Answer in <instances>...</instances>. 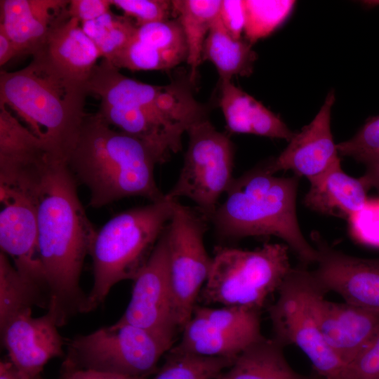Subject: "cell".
Returning a JSON list of instances; mask_svg holds the SVG:
<instances>
[{
	"label": "cell",
	"instance_id": "d590c367",
	"mask_svg": "<svg viewBox=\"0 0 379 379\" xmlns=\"http://www.w3.org/2000/svg\"><path fill=\"white\" fill-rule=\"evenodd\" d=\"M339 379H379V333L345 365Z\"/></svg>",
	"mask_w": 379,
	"mask_h": 379
},
{
	"label": "cell",
	"instance_id": "30bf717a",
	"mask_svg": "<svg viewBox=\"0 0 379 379\" xmlns=\"http://www.w3.org/2000/svg\"><path fill=\"white\" fill-rule=\"evenodd\" d=\"M207 220L197 208L173 200L172 216L166 231L175 319L182 330L192 317L196 300L211 267L212 258L204 244Z\"/></svg>",
	"mask_w": 379,
	"mask_h": 379
},
{
	"label": "cell",
	"instance_id": "b9f144b4",
	"mask_svg": "<svg viewBox=\"0 0 379 379\" xmlns=\"http://www.w3.org/2000/svg\"><path fill=\"white\" fill-rule=\"evenodd\" d=\"M0 379H30L21 373L9 361H1L0 362Z\"/></svg>",
	"mask_w": 379,
	"mask_h": 379
},
{
	"label": "cell",
	"instance_id": "484cf974",
	"mask_svg": "<svg viewBox=\"0 0 379 379\" xmlns=\"http://www.w3.org/2000/svg\"><path fill=\"white\" fill-rule=\"evenodd\" d=\"M220 4V0L172 1L173 14L178 16L187 43L190 82L196 79L204 42L218 16Z\"/></svg>",
	"mask_w": 379,
	"mask_h": 379
},
{
	"label": "cell",
	"instance_id": "4dcf8cb0",
	"mask_svg": "<svg viewBox=\"0 0 379 379\" xmlns=\"http://www.w3.org/2000/svg\"><path fill=\"white\" fill-rule=\"evenodd\" d=\"M182 61V58L159 51L138 40L134 36L127 46L109 62L118 69L140 71L166 70Z\"/></svg>",
	"mask_w": 379,
	"mask_h": 379
},
{
	"label": "cell",
	"instance_id": "ab89813d",
	"mask_svg": "<svg viewBox=\"0 0 379 379\" xmlns=\"http://www.w3.org/2000/svg\"><path fill=\"white\" fill-rule=\"evenodd\" d=\"M366 166V171L360 178L368 190L373 188L379 194V158Z\"/></svg>",
	"mask_w": 379,
	"mask_h": 379
},
{
	"label": "cell",
	"instance_id": "603a6c76",
	"mask_svg": "<svg viewBox=\"0 0 379 379\" xmlns=\"http://www.w3.org/2000/svg\"><path fill=\"white\" fill-rule=\"evenodd\" d=\"M310 182L304 204L320 213L348 220L368 199V189L361 179L346 174L340 162Z\"/></svg>",
	"mask_w": 379,
	"mask_h": 379
},
{
	"label": "cell",
	"instance_id": "f546056e",
	"mask_svg": "<svg viewBox=\"0 0 379 379\" xmlns=\"http://www.w3.org/2000/svg\"><path fill=\"white\" fill-rule=\"evenodd\" d=\"M295 1L244 0L247 41L253 44L272 33L287 18Z\"/></svg>",
	"mask_w": 379,
	"mask_h": 379
},
{
	"label": "cell",
	"instance_id": "52a82bcc",
	"mask_svg": "<svg viewBox=\"0 0 379 379\" xmlns=\"http://www.w3.org/2000/svg\"><path fill=\"white\" fill-rule=\"evenodd\" d=\"M278 291V299L269 308L274 339L284 347H299L322 379H339L345 364L328 348L319 331L315 300L324 293L310 270L303 265L291 268Z\"/></svg>",
	"mask_w": 379,
	"mask_h": 379
},
{
	"label": "cell",
	"instance_id": "8992f818",
	"mask_svg": "<svg viewBox=\"0 0 379 379\" xmlns=\"http://www.w3.org/2000/svg\"><path fill=\"white\" fill-rule=\"evenodd\" d=\"M286 244L255 250L217 246L202 298L211 303L260 310L291 270Z\"/></svg>",
	"mask_w": 379,
	"mask_h": 379
},
{
	"label": "cell",
	"instance_id": "d4e9b609",
	"mask_svg": "<svg viewBox=\"0 0 379 379\" xmlns=\"http://www.w3.org/2000/svg\"><path fill=\"white\" fill-rule=\"evenodd\" d=\"M251 46L248 41L234 39L224 27L218 15L204 42L202 60L213 64L221 81H231L237 75L249 76L256 60Z\"/></svg>",
	"mask_w": 379,
	"mask_h": 379
},
{
	"label": "cell",
	"instance_id": "2e32d148",
	"mask_svg": "<svg viewBox=\"0 0 379 379\" xmlns=\"http://www.w3.org/2000/svg\"><path fill=\"white\" fill-rule=\"evenodd\" d=\"M334 102L331 91L314 119L295 133L284 151L265 166L269 173L291 170L294 175L311 181L340 162L331 129Z\"/></svg>",
	"mask_w": 379,
	"mask_h": 379
},
{
	"label": "cell",
	"instance_id": "f35d334b",
	"mask_svg": "<svg viewBox=\"0 0 379 379\" xmlns=\"http://www.w3.org/2000/svg\"><path fill=\"white\" fill-rule=\"evenodd\" d=\"M65 371L61 379H144V378L131 377L91 369L79 368L65 364Z\"/></svg>",
	"mask_w": 379,
	"mask_h": 379
},
{
	"label": "cell",
	"instance_id": "ee69618b",
	"mask_svg": "<svg viewBox=\"0 0 379 379\" xmlns=\"http://www.w3.org/2000/svg\"><path fill=\"white\" fill-rule=\"evenodd\" d=\"M34 379H44V378H42L40 375H38Z\"/></svg>",
	"mask_w": 379,
	"mask_h": 379
},
{
	"label": "cell",
	"instance_id": "e0dca14e",
	"mask_svg": "<svg viewBox=\"0 0 379 379\" xmlns=\"http://www.w3.org/2000/svg\"><path fill=\"white\" fill-rule=\"evenodd\" d=\"M32 310L20 312L0 328L9 360L21 373L34 379L50 359L62 355L64 340L50 313L36 318Z\"/></svg>",
	"mask_w": 379,
	"mask_h": 379
},
{
	"label": "cell",
	"instance_id": "9c48e42d",
	"mask_svg": "<svg viewBox=\"0 0 379 379\" xmlns=\"http://www.w3.org/2000/svg\"><path fill=\"white\" fill-rule=\"evenodd\" d=\"M187 133L189 142L182 169L165 196L170 200L190 199L197 211L211 220L220 197L234 180L233 145L207 119L194 124Z\"/></svg>",
	"mask_w": 379,
	"mask_h": 379
},
{
	"label": "cell",
	"instance_id": "9a60e30c",
	"mask_svg": "<svg viewBox=\"0 0 379 379\" xmlns=\"http://www.w3.org/2000/svg\"><path fill=\"white\" fill-rule=\"evenodd\" d=\"M119 69L103 58L86 82L88 93L98 95L101 104L159 111L192 126L187 121L190 97L184 84H147L126 77Z\"/></svg>",
	"mask_w": 379,
	"mask_h": 379
},
{
	"label": "cell",
	"instance_id": "d6a6232c",
	"mask_svg": "<svg viewBox=\"0 0 379 379\" xmlns=\"http://www.w3.org/2000/svg\"><path fill=\"white\" fill-rule=\"evenodd\" d=\"M339 154L367 164L379 158V116L368 118L350 139L336 144Z\"/></svg>",
	"mask_w": 379,
	"mask_h": 379
},
{
	"label": "cell",
	"instance_id": "7c38bea8",
	"mask_svg": "<svg viewBox=\"0 0 379 379\" xmlns=\"http://www.w3.org/2000/svg\"><path fill=\"white\" fill-rule=\"evenodd\" d=\"M39 187L0 185V247L19 273L49 298L38 246Z\"/></svg>",
	"mask_w": 379,
	"mask_h": 379
},
{
	"label": "cell",
	"instance_id": "74e56055",
	"mask_svg": "<svg viewBox=\"0 0 379 379\" xmlns=\"http://www.w3.org/2000/svg\"><path fill=\"white\" fill-rule=\"evenodd\" d=\"M110 0H70L68 6L69 16L80 23L93 20L110 11Z\"/></svg>",
	"mask_w": 379,
	"mask_h": 379
},
{
	"label": "cell",
	"instance_id": "1f68e13d",
	"mask_svg": "<svg viewBox=\"0 0 379 379\" xmlns=\"http://www.w3.org/2000/svg\"><path fill=\"white\" fill-rule=\"evenodd\" d=\"M135 37L159 51L187 60V43L178 19L150 22L137 27Z\"/></svg>",
	"mask_w": 379,
	"mask_h": 379
},
{
	"label": "cell",
	"instance_id": "6da1fadb",
	"mask_svg": "<svg viewBox=\"0 0 379 379\" xmlns=\"http://www.w3.org/2000/svg\"><path fill=\"white\" fill-rule=\"evenodd\" d=\"M77 182L67 164L53 161L37 193L38 246L49 290L48 312L65 325L88 311V295L79 280L96 229L77 193Z\"/></svg>",
	"mask_w": 379,
	"mask_h": 379
},
{
	"label": "cell",
	"instance_id": "7a4b0ae2",
	"mask_svg": "<svg viewBox=\"0 0 379 379\" xmlns=\"http://www.w3.org/2000/svg\"><path fill=\"white\" fill-rule=\"evenodd\" d=\"M157 164L146 144L113 130L98 112L86 116L67 161L77 182L88 189L93 208L131 197L165 199L154 178Z\"/></svg>",
	"mask_w": 379,
	"mask_h": 379
},
{
	"label": "cell",
	"instance_id": "3957f363",
	"mask_svg": "<svg viewBox=\"0 0 379 379\" xmlns=\"http://www.w3.org/2000/svg\"><path fill=\"white\" fill-rule=\"evenodd\" d=\"M25 67L0 72V105L12 109L55 159L65 162L87 115L86 85L58 72L39 55Z\"/></svg>",
	"mask_w": 379,
	"mask_h": 379
},
{
	"label": "cell",
	"instance_id": "8d00e7d4",
	"mask_svg": "<svg viewBox=\"0 0 379 379\" xmlns=\"http://www.w3.org/2000/svg\"><path fill=\"white\" fill-rule=\"evenodd\" d=\"M218 15L228 33L235 39H241L245 25L244 0L221 1Z\"/></svg>",
	"mask_w": 379,
	"mask_h": 379
},
{
	"label": "cell",
	"instance_id": "8fae6325",
	"mask_svg": "<svg viewBox=\"0 0 379 379\" xmlns=\"http://www.w3.org/2000/svg\"><path fill=\"white\" fill-rule=\"evenodd\" d=\"M182 331L181 340L171 350L233 360L265 338L260 331V310L241 307L196 306Z\"/></svg>",
	"mask_w": 379,
	"mask_h": 379
},
{
	"label": "cell",
	"instance_id": "ba28073f",
	"mask_svg": "<svg viewBox=\"0 0 379 379\" xmlns=\"http://www.w3.org/2000/svg\"><path fill=\"white\" fill-rule=\"evenodd\" d=\"M174 340L141 327L113 324L67 343L65 364L143 378L152 371Z\"/></svg>",
	"mask_w": 379,
	"mask_h": 379
},
{
	"label": "cell",
	"instance_id": "7bdbcfd3",
	"mask_svg": "<svg viewBox=\"0 0 379 379\" xmlns=\"http://www.w3.org/2000/svg\"><path fill=\"white\" fill-rule=\"evenodd\" d=\"M363 4L368 6V7H375L376 6H379V1H362Z\"/></svg>",
	"mask_w": 379,
	"mask_h": 379
},
{
	"label": "cell",
	"instance_id": "83f0119b",
	"mask_svg": "<svg viewBox=\"0 0 379 379\" xmlns=\"http://www.w3.org/2000/svg\"><path fill=\"white\" fill-rule=\"evenodd\" d=\"M84 32L96 44L101 57L111 61L134 37L137 26L130 18L111 11L81 24Z\"/></svg>",
	"mask_w": 379,
	"mask_h": 379
},
{
	"label": "cell",
	"instance_id": "4316f807",
	"mask_svg": "<svg viewBox=\"0 0 379 379\" xmlns=\"http://www.w3.org/2000/svg\"><path fill=\"white\" fill-rule=\"evenodd\" d=\"M48 305L47 295L25 279L1 251L0 328L20 312L34 306L48 310Z\"/></svg>",
	"mask_w": 379,
	"mask_h": 379
},
{
	"label": "cell",
	"instance_id": "5b68a950",
	"mask_svg": "<svg viewBox=\"0 0 379 379\" xmlns=\"http://www.w3.org/2000/svg\"><path fill=\"white\" fill-rule=\"evenodd\" d=\"M173 200L165 199L121 212L96 230L89 253L93 284L88 312L101 304L118 282L134 280L167 227Z\"/></svg>",
	"mask_w": 379,
	"mask_h": 379
},
{
	"label": "cell",
	"instance_id": "7402d4cb",
	"mask_svg": "<svg viewBox=\"0 0 379 379\" xmlns=\"http://www.w3.org/2000/svg\"><path fill=\"white\" fill-rule=\"evenodd\" d=\"M219 105L227 129L290 141L294 136L284 121L231 81H221Z\"/></svg>",
	"mask_w": 379,
	"mask_h": 379
},
{
	"label": "cell",
	"instance_id": "5bb4252c",
	"mask_svg": "<svg viewBox=\"0 0 379 379\" xmlns=\"http://www.w3.org/2000/svg\"><path fill=\"white\" fill-rule=\"evenodd\" d=\"M317 252V267L310 270L326 294L333 291L345 302L379 314V258L352 256L330 246L321 235L311 234Z\"/></svg>",
	"mask_w": 379,
	"mask_h": 379
},
{
	"label": "cell",
	"instance_id": "44dd1931",
	"mask_svg": "<svg viewBox=\"0 0 379 379\" xmlns=\"http://www.w3.org/2000/svg\"><path fill=\"white\" fill-rule=\"evenodd\" d=\"M35 54L65 77L85 85L101 57L96 44L84 32L80 22L69 13L51 28Z\"/></svg>",
	"mask_w": 379,
	"mask_h": 379
},
{
	"label": "cell",
	"instance_id": "60d3db41",
	"mask_svg": "<svg viewBox=\"0 0 379 379\" xmlns=\"http://www.w3.org/2000/svg\"><path fill=\"white\" fill-rule=\"evenodd\" d=\"M18 55L17 49L2 28L0 27V66Z\"/></svg>",
	"mask_w": 379,
	"mask_h": 379
},
{
	"label": "cell",
	"instance_id": "cb8c5ba5",
	"mask_svg": "<svg viewBox=\"0 0 379 379\" xmlns=\"http://www.w3.org/2000/svg\"><path fill=\"white\" fill-rule=\"evenodd\" d=\"M284 346L265 338L241 352L216 379H322L295 371L287 362Z\"/></svg>",
	"mask_w": 379,
	"mask_h": 379
},
{
	"label": "cell",
	"instance_id": "836d02e7",
	"mask_svg": "<svg viewBox=\"0 0 379 379\" xmlns=\"http://www.w3.org/2000/svg\"><path fill=\"white\" fill-rule=\"evenodd\" d=\"M110 3L121 9L125 16L135 18L137 27L169 20L173 13L172 1L110 0Z\"/></svg>",
	"mask_w": 379,
	"mask_h": 379
},
{
	"label": "cell",
	"instance_id": "d6986e66",
	"mask_svg": "<svg viewBox=\"0 0 379 379\" xmlns=\"http://www.w3.org/2000/svg\"><path fill=\"white\" fill-rule=\"evenodd\" d=\"M53 160L43 142L0 105V181L39 180Z\"/></svg>",
	"mask_w": 379,
	"mask_h": 379
},
{
	"label": "cell",
	"instance_id": "ac0fdd59",
	"mask_svg": "<svg viewBox=\"0 0 379 379\" xmlns=\"http://www.w3.org/2000/svg\"><path fill=\"white\" fill-rule=\"evenodd\" d=\"M315 300L319 331L328 348L345 364L351 362L379 333V314L345 302Z\"/></svg>",
	"mask_w": 379,
	"mask_h": 379
},
{
	"label": "cell",
	"instance_id": "277c9868",
	"mask_svg": "<svg viewBox=\"0 0 379 379\" xmlns=\"http://www.w3.org/2000/svg\"><path fill=\"white\" fill-rule=\"evenodd\" d=\"M299 178L277 177L265 166L234 179L225 201L211 220L227 239L275 236L286 242L302 265L316 263L317 252L301 232L296 212Z\"/></svg>",
	"mask_w": 379,
	"mask_h": 379
},
{
	"label": "cell",
	"instance_id": "4fadbf2b",
	"mask_svg": "<svg viewBox=\"0 0 379 379\" xmlns=\"http://www.w3.org/2000/svg\"><path fill=\"white\" fill-rule=\"evenodd\" d=\"M166 229L133 280L129 303L114 324L141 327L174 340L178 326L170 282Z\"/></svg>",
	"mask_w": 379,
	"mask_h": 379
},
{
	"label": "cell",
	"instance_id": "ffe728a7",
	"mask_svg": "<svg viewBox=\"0 0 379 379\" xmlns=\"http://www.w3.org/2000/svg\"><path fill=\"white\" fill-rule=\"evenodd\" d=\"M69 4L67 0H1L0 27L18 55H32L55 23L69 13Z\"/></svg>",
	"mask_w": 379,
	"mask_h": 379
},
{
	"label": "cell",
	"instance_id": "f1b7e54d",
	"mask_svg": "<svg viewBox=\"0 0 379 379\" xmlns=\"http://www.w3.org/2000/svg\"><path fill=\"white\" fill-rule=\"evenodd\" d=\"M168 359L152 379H216L234 360L169 350Z\"/></svg>",
	"mask_w": 379,
	"mask_h": 379
},
{
	"label": "cell",
	"instance_id": "e575fe53",
	"mask_svg": "<svg viewBox=\"0 0 379 379\" xmlns=\"http://www.w3.org/2000/svg\"><path fill=\"white\" fill-rule=\"evenodd\" d=\"M352 237L364 244L379 247V197L368 199L348 220Z\"/></svg>",
	"mask_w": 379,
	"mask_h": 379
}]
</instances>
